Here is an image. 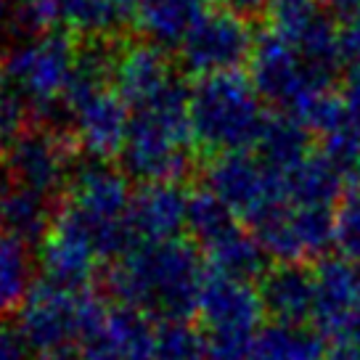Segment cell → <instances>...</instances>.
<instances>
[{
    "mask_svg": "<svg viewBox=\"0 0 360 360\" xmlns=\"http://www.w3.org/2000/svg\"><path fill=\"white\" fill-rule=\"evenodd\" d=\"M58 0H8V13L24 34H43L56 30Z\"/></svg>",
    "mask_w": 360,
    "mask_h": 360,
    "instance_id": "cell-27",
    "label": "cell"
},
{
    "mask_svg": "<svg viewBox=\"0 0 360 360\" xmlns=\"http://www.w3.org/2000/svg\"><path fill=\"white\" fill-rule=\"evenodd\" d=\"M24 112H27L24 103L16 98V93H13L8 79H6V72L0 67V148L6 146L8 141H13L27 127Z\"/></svg>",
    "mask_w": 360,
    "mask_h": 360,
    "instance_id": "cell-28",
    "label": "cell"
},
{
    "mask_svg": "<svg viewBox=\"0 0 360 360\" xmlns=\"http://www.w3.org/2000/svg\"><path fill=\"white\" fill-rule=\"evenodd\" d=\"M268 109L252 77L225 72L199 77L188 88V117L196 148L210 159L257 146Z\"/></svg>",
    "mask_w": 360,
    "mask_h": 360,
    "instance_id": "cell-3",
    "label": "cell"
},
{
    "mask_svg": "<svg viewBox=\"0 0 360 360\" xmlns=\"http://www.w3.org/2000/svg\"><path fill=\"white\" fill-rule=\"evenodd\" d=\"M334 247L345 257L360 259V178L349 180L334 207Z\"/></svg>",
    "mask_w": 360,
    "mask_h": 360,
    "instance_id": "cell-25",
    "label": "cell"
},
{
    "mask_svg": "<svg viewBox=\"0 0 360 360\" xmlns=\"http://www.w3.org/2000/svg\"><path fill=\"white\" fill-rule=\"evenodd\" d=\"M32 347L27 345L22 328L11 321H0V360H30Z\"/></svg>",
    "mask_w": 360,
    "mask_h": 360,
    "instance_id": "cell-29",
    "label": "cell"
},
{
    "mask_svg": "<svg viewBox=\"0 0 360 360\" xmlns=\"http://www.w3.org/2000/svg\"><path fill=\"white\" fill-rule=\"evenodd\" d=\"M6 16H8V0H0V24L6 22Z\"/></svg>",
    "mask_w": 360,
    "mask_h": 360,
    "instance_id": "cell-32",
    "label": "cell"
},
{
    "mask_svg": "<svg viewBox=\"0 0 360 360\" xmlns=\"http://www.w3.org/2000/svg\"><path fill=\"white\" fill-rule=\"evenodd\" d=\"M210 8L212 0H141L135 27L146 43L162 51H178Z\"/></svg>",
    "mask_w": 360,
    "mask_h": 360,
    "instance_id": "cell-22",
    "label": "cell"
},
{
    "mask_svg": "<svg viewBox=\"0 0 360 360\" xmlns=\"http://www.w3.org/2000/svg\"><path fill=\"white\" fill-rule=\"evenodd\" d=\"M88 292L90 289H61L43 278L34 283L30 300L19 313V328L32 352L43 360H69L79 355Z\"/></svg>",
    "mask_w": 360,
    "mask_h": 360,
    "instance_id": "cell-11",
    "label": "cell"
},
{
    "mask_svg": "<svg viewBox=\"0 0 360 360\" xmlns=\"http://www.w3.org/2000/svg\"><path fill=\"white\" fill-rule=\"evenodd\" d=\"M141 0H58L56 22L67 34H77L88 43H103L135 24Z\"/></svg>",
    "mask_w": 360,
    "mask_h": 360,
    "instance_id": "cell-21",
    "label": "cell"
},
{
    "mask_svg": "<svg viewBox=\"0 0 360 360\" xmlns=\"http://www.w3.org/2000/svg\"><path fill=\"white\" fill-rule=\"evenodd\" d=\"M79 64V45L72 34L51 30L27 34L3 61V72L16 98L37 120H56L64 112L69 85Z\"/></svg>",
    "mask_w": 360,
    "mask_h": 360,
    "instance_id": "cell-6",
    "label": "cell"
},
{
    "mask_svg": "<svg viewBox=\"0 0 360 360\" xmlns=\"http://www.w3.org/2000/svg\"><path fill=\"white\" fill-rule=\"evenodd\" d=\"M191 191L180 183H146L133 193L130 228L138 244H162L188 231Z\"/></svg>",
    "mask_w": 360,
    "mask_h": 360,
    "instance_id": "cell-18",
    "label": "cell"
},
{
    "mask_svg": "<svg viewBox=\"0 0 360 360\" xmlns=\"http://www.w3.org/2000/svg\"><path fill=\"white\" fill-rule=\"evenodd\" d=\"M315 307L310 326L337 347L360 342V259L328 255L315 262Z\"/></svg>",
    "mask_w": 360,
    "mask_h": 360,
    "instance_id": "cell-12",
    "label": "cell"
},
{
    "mask_svg": "<svg viewBox=\"0 0 360 360\" xmlns=\"http://www.w3.org/2000/svg\"><path fill=\"white\" fill-rule=\"evenodd\" d=\"M268 30L304 58L339 75V30L337 19L321 0H273Z\"/></svg>",
    "mask_w": 360,
    "mask_h": 360,
    "instance_id": "cell-16",
    "label": "cell"
},
{
    "mask_svg": "<svg viewBox=\"0 0 360 360\" xmlns=\"http://www.w3.org/2000/svg\"><path fill=\"white\" fill-rule=\"evenodd\" d=\"M191 117H188V85L178 82L157 101H148L130 112L127 138L120 151L122 172L146 183H183L196 165Z\"/></svg>",
    "mask_w": 360,
    "mask_h": 360,
    "instance_id": "cell-2",
    "label": "cell"
},
{
    "mask_svg": "<svg viewBox=\"0 0 360 360\" xmlns=\"http://www.w3.org/2000/svg\"><path fill=\"white\" fill-rule=\"evenodd\" d=\"M262 315V302L252 283L207 270L196 307L204 360H247Z\"/></svg>",
    "mask_w": 360,
    "mask_h": 360,
    "instance_id": "cell-8",
    "label": "cell"
},
{
    "mask_svg": "<svg viewBox=\"0 0 360 360\" xmlns=\"http://www.w3.org/2000/svg\"><path fill=\"white\" fill-rule=\"evenodd\" d=\"M255 43L257 34L252 32V24L247 19L223 8H210V13L193 27V32L175 53L180 67L199 79L238 72V67L252 58Z\"/></svg>",
    "mask_w": 360,
    "mask_h": 360,
    "instance_id": "cell-13",
    "label": "cell"
},
{
    "mask_svg": "<svg viewBox=\"0 0 360 360\" xmlns=\"http://www.w3.org/2000/svg\"><path fill=\"white\" fill-rule=\"evenodd\" d=\"M268 257L283 265H310L328 257L334 247V210L283 204L252 228Z\"/></svg>",
    "mask_w": 360,
    "mask_h": 360,
    "instance_id": "cell-14",
    "label": "cell"
},
{
    "mask_svg": "<svg viewBox=\"0 0 360 360\" xmlns=\"http://www.w3.org/2000/svg\"><path fill=\"white\" fill-rule=\"evenodd\" d=\"M77 143L56 124H27L0 148V167L11 180L61 202L77 169Z\"/></svg>",
    "mask_w": 360,
    "mask_h": 360,
    "instance_id": "cell-9",
    "label": "cell"
},
{
    "mask_svg": "<svg viewBox=\"0 0 360 360\" xmlns=\"http://www.w3.org/2000/svg\"><path fill=\"white\" fill-rule=\"evenodd\" d=\"M101 255L77 214L61 202L56 217L40 241L37 265L43 270V281L56 283L61 289L82 292L101 276Z\"/></svg>",
    "mask_w": 360,
    "mask_h": 360,
    "instance_id": "cell-15",
    "label": "cell"
},
{
    "mask_svg": "<svg viewBox=\"0 0 360 360\" xmlns=\"http://www.w3.org/2000/svg\"><path fill=\"white\" fill-rule=\"evenodd\" d=\"M204 180V188L214 193L249 231L286 204L283 175L255 151H236L210 159Z\"/></svg>",
    "mask_w": 360,
    "mask_h": 360,
    "instance_id": "cell-10",
    "label": "cell"
},
{
    "mask_svg": "<svg viewBox=\"0 0 360 360\" xmlns=\"http://www.w3.org/2000/svg\"><path fill=\"white\" fill-rule=\"evenodd\" d=\"M37 259L27 241L0 231V321L22 313L32 294Z\"/></svg>",
    "mask_w": 360,
    "mask_h": 360,
    "instance_id": "cell-23",
    "label": "cell"
},
{
    "mask_svg": "<svg viewBox=\"0 0 360 360\" xmlns=\"http://www.w3.org/2000/svg\"><path fill=\"white\" fill-rule=\"evenodd\" d=\"M61 117L67 133L88 159L120 157L130 127V109L112 82V51L101 43L79 48V64L69 85Z\"/></svg>",
    "mask_w": 360,
    "mask_h": 360,
    "instance_id": "cell-4",
    "label": "cell"
},
{
    "mask_svg": "<svg viewBox=\"0 0 360 360\" xmlns=\"http://www.w3.org/2000/svg\"><path fill=\"white\" fill-rule=\"evenodd\" d=\"M210 265L188 238L135 244L124 257L106 265L96 289L114 304H127L154 321L196 318L199 294Z\"/></svg>",
    "mask_w": 360,
    "mask_h": 360,
    "instance_id": "cell-1",
    "label": "cell"
},
{
    "mask_svg": "<svg viewBox=\"0 0 360 360\" xmlns=\"http://www.w3.org/2000/svg\"><path fill=\"white\" fill-rule=\"evenodd\" d=\"M249 67L262 101L276 106V112L300 120L307 130L337 96V72L313 64L270 30L257 34Z\"/></svg>",
    "mask_w": 360,
    "mask_h": 360,
    "instance_id": "cell-5",
    "label": "cell"
},
{
    "mask_svg": "<svg viewBox=\"0 0 360 360\" xmlns=\"http://www.w3.org/2000/svg\"><path fill=\"white\" fill-rule=\"evenodd\" d=\"M321 6H323L334 19H342L345 24L360 22V0H321Z\"/></svg>",
    "mask_w": 360,
    "mask_h": 360,
    "instance_id": "cell-31",
    "label": "cell"
},
{
    "mask_svg": "<svg viewBox=\"0 0 360 360\" xmlns=\"http://www.w3.org/2000/svg\"><path fill=\"white\" fill-rule=\"evenodd\" d=\"M259 302L262 313L273 323L286 326H310L315 307V273L307 265H283L276 262L259 278Z\"/></svg>",
    "mask_w": 360,
    "mask_h": 360,
    "instance_id": "cell-19",
    "label": "cell"
},
{
    "mask_svg": "<svg viewBox=\"0 0 360 360\" xmlns=\"http://www.w3.org/2000/svg\"><path fill=\"white\" fill-rule=\"evenodd\" d=\"M133 193L130 178L122 169L90 159L88 165L75 169L61 199L90 231L106 265L124 257L138 244L130 228Z\"/></svg>",
    "mask_w": 360,
    "mask_h": 360,
    "instance_id": "cell-7",
    "label": "cell"
},
{
    "mask_svg": "<svg viewBox=\"0 0 360 360\" xmlns=\"http://www.w3.org/2000/svg\"><path fill=\"white\" fill-rule=\"evenodd\" d=\"M328 342L313 326L268 323L257 331L247 360H323Z\"/></svg>",
    "mask_w": 360,
    "mask_h": 360,
    "instance_id": "cell-24",
    "label": "cell"
},
{
    "mask_svg": "<svg viewBox=\"0 0 360 360\" xmlns=\"http://www.w3.org/2000/svg\"><path fill=\"white\" fill-rule=\"evenodd\" d=\"M61 202L11 180L0 167V231L22 238L27 244H40L56 217Z\"/></svg>",
    "mask_w": 360,
    "mask_h": 360,
    "instance_id": "cell-20",
    "label": "cell"
},
{
    "mask_svg": "<svg viewBox=\"0 0 360 360\" xmlns=\"http://www.w3.org/2000/svg\"><path fill=\"white\" fill-rule=\"evenodd\" d=\"M159 360H204L199 328L188 321H162L159 323Z\"/></svg>",
    "mask_w": 360,
    "mask_h": 360,
    "instance_id": "cell-26",
    "label": "cell"
},
{
    "mask_svg": "<svg viewBox=\"0 0 360 360\" xmlns=\"http://www.w3.org/2000/svg\"><path fill=\"white\" fill-rule=\"evenodd\" d=\"M212 6L252 22V19H257V16H268L273 0H212Z\"/></svg>",
    "mask_w": 360,
    "mask_h": 360,
    "instance_id": "cell-30",
    "label": "cell"
},
{
    "mask_svg": "<svg viewBox=\"0 0 360 360\" xmlns=\"http://www.w3.org/2000/svg\"><path fill=\"white\" fill-rule=\"evenodd\" d=\"M112 82L120 98L133 112L148 101H157L178 82H183L167 51L146 43H127L112 51Z\"/></svg>",
    "mask_w": 360,
    "mask_h": 360,
    "instance_id": "cell-17",
    "label": "cell"
}]
</instances>
